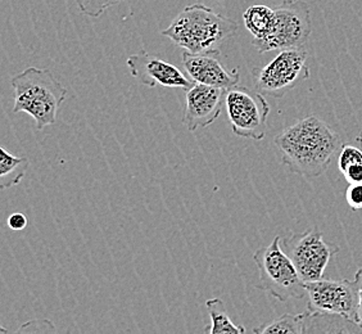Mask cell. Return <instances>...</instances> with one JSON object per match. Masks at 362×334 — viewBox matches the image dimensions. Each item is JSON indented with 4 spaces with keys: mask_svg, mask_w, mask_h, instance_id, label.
Masks as SVG:
<instances>
[{
    "mask_svg": "<svg viewBox=\"0 0 362 334\" xmlns=\"http://www.w3.org/2000/svg\"><path fill=\"white\" fill-rule=\"evenodd\" d=\"M126 64L132 76L148 88L160 85L163 88H179L188 91L195 84L193 80L185 77L175 64L166 62L158 57L151 56L146 50H140L129 57Z\"/></svg>",
    "mask_w": 362,
    "mask_h": 334,
    "instance_id": "cell-10",
    "label": "cell"
},
{
    "mask_svg": "<svg viewBox=\"0 0 362 334\" xmlns=\"http://www.w3.org/2000/svg\"><path fill=\"white\" fill-rule=\"evenodd\" d=\"M341 175L344 176L346 180L349 181V184L362 183V162L349 166Z\"/></svg>",
    "mask_w": 362,
    "mask_h": 334,
    "instance_id": "cell-22",
    "label": "cell"
},
{
    "mask_svg": "<svg viewBox=\"0 0 362 334\" xmlns=\"http://www.w3.org/2000/svg\"><path fill=\"white\" fill-rule=\"evenodd\" d=\"M244 25L255 39H265L275 25V9L267 6H252L243 14Z\"/></svg>",
    "mask_w": 362,
    "mask_h": 334,
    "instance_id": "cell-14",
    "label": "cell"
},
{
    "mask_svg": "<svg viewBox=\"0 0 362 334\" xmlns=\"http://www.w3.org/2000/svg\"><path fill=\"white\" fill-rule=\"evenodd\" d=\"M30 161L28 157H17L9 154L4 146L0 148V189L16 187L28 173Z\"/></svg>",
    "mask_w": 362,
    "mask_h": 334,
    "instance_id": "cell-13",
    "label": "cell"
},
{
    "mask_svg": "<svg viewBox=\"0 0 362 334\" xmlns=\"http://www.w3.org/2000/svg\"><path fill=\"white\" fill-rule=\"evenodd\" d=\"M217 56H220V52L194 54L185 50L182 54V64L194 83L229 91L240 81V71L239 67L228 70Z\"/></svg>",
    "mask_w": 362,
    "mask_h": 334,
    "instance_id": "cell-12",
    "label": "cell"
},
{
    "mask_svg": "<svg viewBox=\"0 0 362 334\" xmlns=\"http://www.w3.org/2000/svg\"><path fill=\"white\" fill-rule=\"evenodd\" d=\"M14 91V113L26 112L35 120L37 130L54 125L67 89L49 69L28 67L11 79Z\"/></svg>",
    "mask_w": 362,
    "mask_h": 334,
    "instance_id": "cell-3",
    "label": "cell"
},
{
    "mask_svg": "<svg viewBox=\"0 0 362 334\" xmlns=\"http://www.w3.org/2000/svg\"><path fill=\"white\" fill-rule=\"evenodd\" d=\"M281 161L294 174L316 178L324 174L341 149L338 134L316 116H307L275 137Z\"/></svg>",
    "mask_w": 362,
    "mask_h": 334,
    "instance_id": "cell-1",
    "label": "cell"
},
{
    "mask_svg": "<svg viewBox=\"0 0 362 334\" xmlns=\"http://www.w3.org/2000/svg\"><path fill=\"white\" fill-rule=\"evenodd\" d=\"M346 200L351 209L362 211V183L349 184L346 190Z\"/></svg>",
    "mask_w": 362,
    "mask_h": 334,
    "instance_id": "cell-19",
    "label": "cell"
},
{
    "mask_svg": "<svg viewBox=\"0 0 362 334\" xmlns=\"http://www.w3.org/2000/svg\"><path fill=\"white\" fill-rule=\"evenodd\" d=\"M81 13L98 18L105 13L107 9L115 7L124 0H74Z\"/></svg>",
    "mask_w": 362,
    "mask_h": 334,
    "instance_id": "cell-17",
    "label": "cell"
},
{
    "mask_svg": "<svg viewBox=\"0 0 362 334\" xmlns=\"http://www.w3.org/2000/svg\"><path fill=\"white\" fill-rule=\"evenodd\" d=\"M355 283L358 291V324L362 328V266L356 272Z\"/></svg>",
    "mask_w": 362,
    "mask_h": 334,
    "instance_id": "cell-23",
    "label": "cell"
},
{
    "mask_svg": "<svg viewBox=\"0 0 362 334\" xmlns=\"http://www.w3.org/2000/svg\"><path fill=\"white\" fill-rule=\"evenodd\" d=\"M56 328L53 323L47 321H34L25 323L17 332L22 333H45V332H54Z\"/></svg>",
    "mask_w": 362,
    "mask_h": 334,
    "instance_id": "cell-20",
    "label": "cell"
},
{
    "mask_svg": "<svg viewBox=\"0 0 362 334\" xmlns=\"http://www.w3.org/2000/svg\"><path fill=\"white\" fill-rule=\"evenodd\" d=\"M358 162H362V149L352 144H343L339 149V157H338V167L341 174L349 166Z\"/></svg>",
    "mask_w": 362,
    "mask_h": 334,
    "instance_id": "cell-18",
    "label": "cell"
},
{
    "mask_svg": "<svg viewBox=\"0 0 362 334\" xmlns=\"http://www.w3.org/2000/svg\"><path fill=\"white\" fill-rule=\"evenodd\" d=\"M8 226L13 231H21L28 226V217L21 212H14L8 217Z\"/></svg>",
    "mask_w": 362,
    "mask_h": 334,
    "instance_id": "cell-21",
    "label": "cell"
},
{
    "mask_svg": "<svg viewBox=\"0 0 362 334\" xmlns=\"http://www.w3.org/2000/svg\"><path fill=\"white\" fill-rule=\"evenodd\" d=\"M306 291L308 311L338 315L358 324V291L355 280L321 278L307 282Z\"/></svg>",
    "mask_w": 362,
    "mask_h": 334,
    "instance_id": "cell-9",
    "label": "cell"
},
{
    "mask_svg": "<svg viewBox=\"0 0 362 334\" xmlns=\"http://www.w3.org/2000/svg\"><path fill=\"white\" fill-rule=\"evenodd\" d=\"M358 142H360V144H361L362 146V134L360 135V138H358Z\"/></svg>",
    "mask_w": 362,
    "mask_h": 334,
    "instance_id": "cell-24",
    "label": "cell"
},
{
    "mask_svg": "<svg viewBox=\"0 0 362 334\" xmlns=\"http://www.w3.org/2000/svg\"><path fill=\"white\" fill-rule=\"evenodd\" d=\"M206 309L209 313L211 324L204 329L206 333L221 334L233 333L240 334L245 332V328L238 326L230 319L228 310L225 307L223 299H211L206 301Z\"/></svg>",
    "mask_w": 362,
    "mask_h": 334,
    "instance_id": "cell-15",
    "label": "cell"
},
{
    "mask_svg": "<svg viewBox=\"0 0 362 334\" xmlns=\"http://www.w3.org/2000/svg\"><path fill=\"white\" fill-rule=\"evenodd\" d=\"M308 53L305 49L280 50L278 56L261 69L252 71L258 91L269 97L281 98L310 77Z\"/></svg>",
    "mask_w": 362,
    "mask_h": 334,
    "instance_id": "cell-5",
    "label": "cell"
},
{
    "mask_svg": "<svg viewBox=\"0 0 362 334\" xmlns=\"http://www.w3.org/2000/svg\"><path fill=\"white\" fill-rule=\"evenodd\" d=\"M226 89L195 83L185 94L182 124L194 132L212 125L221 115Z\"/></svg>",
    "mask_w": 362,
    "mask_h": 334,
    "instance_id": "cell-11",
    "label": "cell"
},
{
    "mask_svg": "<svg viewBox=\"0 0 362 334\" xmlns=\"http://www.w3.org/2000/svg\"><path fill=\"white\" fill-rule=\"evenodd\" d=\"M288 256L292 258L303 282H315L322 278L330 260L339 248L327 243L317 228L293 234L283 242Z\"/></svg>",
    "mask_w": 362,
    "mask_h": 334,
    "instance_id": "cell-8",
    "label": "cell"
},
{
    "mask_svg": "<svg viewBox=\"0 0 362 334\" xmlns=\"http://www.w3.org/2000/svg\"><path fill=\"white\" fill-rule=\"evenodd\" d=\"M313 33L311 11L305 1L284 0L275 9V25L265 39H253L252 45L259 53L302 48Z\"/></svg>",
    "mask_w": 362,
    "mask_h": 334,
    "instance_id": "cell-6",
    "label": "cell"
},
{
    "mask_svg": "<svg viewBox=\"0 0 362 334\" xmlns=\"http://www.w3.org/2000/svg\"><path fill=\"white\" fill-rule=\"evenodd\" d=\"M225 105L235 135L253 140L265 138L270 105L261 91L237 85L226 91Z\"/></svg>",
    "mask_w": 362,
    "mask_h": 334,
    "instance_id": "cell-7",
    "label": "cell"
},
{
    "mask_svg": "<svg viewBox=\"0 0 362 334\" xmlns=\"http://www.w3.org/2000/svg\"><path fill=\"white\" fill-rule=\"evenodd\" d=\"M238 33V23L201 3L182 9L162 35L189 53L220 52L221 42Z\"/></svg>",
    "mask_w": 362,
    "mask_h": 334,
    "instance_id": "cell-2",
    "label": "cell"
},
{
    "mask_svg": "<svg viewBox=\"0 0 362 334\" xmlns=\"http://www.w3.org/2000/svg\"><path fill=\"white\" fill-rule=\"evenodd\" d=\"M258 334H305V313H284L262 327L255 328Z\"/></svg>",
    "mask_w": 362,
    "mask_h": 334,
    "instance_id": "cell-16",
    "label": "cell"
},
{
    "mask_svg": "<svg viewBox=\"0 0 362 334\" xmlns=\"http://www.w3.org/2000/svg\"><path fill=\"white\" fill-rule=\"evenodd\" d=\"M280 242L281 238L275 237L272 243L256 250L253 255L259 277L257 288L270 293L281 302L302 299L307 294L306 282L300 278L292 258L281 250Z\"/></svg>",
    "mask_w": 362,
    "mask_h": 334,
    "instance_id": "cell-4",
    "label": "cell"
}]
</instances>
